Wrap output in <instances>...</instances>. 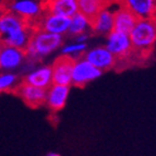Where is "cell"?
<instances>
[{
  "label": "cell",
  "instance_id": "obj_24",
  "mask_svg": "<svg viewBox=\"0 0 156 156\" xmlns=\"http://www.w3.org/2000/svg\"><path fill=\"white\" fill-rule=\"evenodd\" d=\"M5 10H3V8H1V7H0V18L3 16V13H5Z\"/></svg>",
  "mask_w": 156,
  "mask_h": 156
},
{
  "label": "cell",
  "instance_id": "obj_19",
  "mask_svg": "<svg viewBox=\"0 0 156 156\" xmlns=\"http://www.w3.org/2000/svg\"><path fill=\"white\" fill-rule=\"evenodd\" d=\"M91 27V21L86 16H84L83 13H81L80 11L72 16L70 18V25H69V30H68V34H70L72 36L76 37V35L82 33H85L86 30Z\"/></svg>",
  "mask_w": 156,
  "mask_h": 156
},
{
  "label": "cell",
  "instance_id": "obj_22",
  "mask_svg": "<svg viewBox=\"0 0 156 156\" xmlns=\"http://www.w3.org/2000/svg\"><path fill=\"white\" fill-rule=\"evenodd\" d=\"M87 38H89V35L85 33H82V34H79V35H76V42L78 43H86V41H87Z\"/></svg>",
  "mask_w": 156,
  "mask_h": 156
},
{
  "label": "cell",
  "instance_id": "obj_5",
  "mask_svg": "<svg viewBox=\"0 0 156 156\" xmlns=\"http://www.w3.org/2000/svg\"><path fill=\"white\" fill-rule=\"evenodd\" d=\"M103 71L94 67L82 56L74 59L71 73V85L76 87H84L92 81L96 80L101 76Z\"/></svg>",
  "mask_w": 156,
  "mask_h": 156
},
{
  "label": "cell",
  "instance_id": "obj_23",
  "mask_svg": "<svg viewBox=\"0 0 156 156\" xmlns=\"http://www.w3.org/2000/svg\"><path fill=\"white\" fill-rule=\"evenodd\" d=\"M46 156H61V155H59V154H57V153H52V152H50V153H48Z\"/></svg>",
  "mask_w": 156,
  "mask_h": 156
},
{
  "label": "cell",
  "instance_id": "obj_6",
  "mask_svg": "<svg viewBox=\"0 0 156 156\" xmlns=\"http://www.w3.org/2000/svg\"><path fill=\"white\" fill-rule=\"evenodd\" d=\"M70 25V18L58 14L43 12L38 20L34 24V30H43L58 35H65L68 33Z\"/></svg>",
  "mask_w": 156,
  "mask_h": 156
},
{
  "label": "cell",
  "instance_id": "obj_18",
  "mask_svg": "<svg viewBox=\"0 0 156 156\" xmlns=\"http://www.w3.org/2000/svg\"><path fill=\"white\" fill-rule=\"evenodd\" d=\"M115 0H76L79 11L86 16L91 21L99 11L107 9V7Z\"/></svg>",
  "mask_w": 156,
  "mask_h": 156
},
{
  "label": "cell",
  "instance_id": "obj_26",
  "mask_svg": "<svg viewBox=\"0 0 156 156\" xmlns=\"http://www.w3.org/2000/svg\"><path fill=\"white\" fill-rule=\"evenodd\" d=\"M1 45H2V41H1V38H0V47H1Z\"/></svg>",
  "mask_w": 156,
  "mask_h": 156
},
{
  "label": "cell",
  "instance_id": "obj_2",
  "mask_svg": "<svg viewBox=\"0 0 156 156\" xmlns=\"http://www.w3.org/2000/svg\"><path fill=\"white\" fill-rule=\"evenodd\" d=\"M63 44L62 35L52 34L43 30H34L26 46V61L36 62L56 51Z\"/></svg>",
  "mask_w": 156,
  "mask_h": 156
},
{
  "label": "cell",
  "instance_id": "obj_12",
  "mask_svg": "<svg viewBox=\"0 0 156 156\" xmlns=\"http://www.w3.org/2000/svg\"><path fill=\"white\" fill-rule=\"evenodd\" d=\"M69 94H70V86L69 85L52 83L47 89L45 105L51 112H59L66 106Z\"/></svg>",
  "mask_w": 156,
  "mask_h": 156
},
{
  "label": "cell",
  "instance_id": "obj_4",
  "mask_svg": "<svg viewBox=\"0 0 156 156\" xmlns=\"http://www.w3.org/2000/svg\"><path fill=\"white\" fill-rule=\"evenodd\" d=\"M106 48L117 59V66L120 62H130L133 58V50L129 34L119 31H112L107 35Z\"/></svg>",
  "mask_w": 156,
  "mask_h": 156
},
{
  "label": "cell",
  "instance_id": "obj_16",
  "mask_svg": "<svg viewBox=\"0 0 156 156\" xmlns=\"http://www.w3.org/2000/svg\"><path fill=\"white\" fill-rule=\"evenodd\" d=\"M91 30L96 34L108 35L114 31V12L104 9L91 20Z\"/></svg>",
  "mask_w": 156,
  "mask_h": 156
},
{
  "label": "cell",
  "instance_id": "obj_13",
  "mask_svg": "<svg viewBox=\"0 0 156 156\" xmlns=\"http://www.w3.org/2000/svg\"><path fill=\"white\" fill-rule=\"evenodd\" d=\"M43 12L71 18L79 11L76 0H46L43 2Z\"/></svg>",
  "mask_w": 156,
  "mask_h": 156
},
{
  "label": "cell",
  "instance_id": "obj_17",
  "mask_svg": "<svg viewBox=\"0 0 156 156\" xmlns=\"http://www.w3.org/2000/svg\"><path fill=\"white\" fill-rule=\"evenodd\" d=\"M138 16L127 8H121L114 12V30L129 34L138 22Z\"/></svg>",
  "mask_w": 156,
  "mask_h": 156
},
{
  "label": "cell",
  "instance_id": "obj_20",
  "mask_svg": "<svg viewBox=\"0 0 156 156\" xmlns=\"http://www.w3.org/2000/svg\"><path fill=\"white\" fill-rule=\"evenodd\" d=\"M18 74L11 71H2L0 72V93H9L14 92L19 84L21 83Z\"/></svg>",
  "mask_w": 156,
  "mask_h": 156
},
{
  "label": "cell",
  "instance_id": "obj_15",
  "mask_svg": "<svg viewBox=\"0 0 156 156\" xmlns=\"http://www.w3.org/2000/svg\"><path fill=\"white\" fill-rule=\"evenodd\" d=\"M22 82L47 90L52 84L51 67L50 66H41V67L35 68L29 73H26L22 79Z\"/></svg>",
  "mask_w": 156,
  "mask_h": 156
},
{
  "label": "cell",
  "instance_id": "obj_25",
  "mask_svg": "<svg viewBox=\"0 0 156 156\" xmlns=\"http://www.w3.org/2000/svg\"><path fill=\"white\" fill-rule=\"evenodd\" d=\"M152 19H153L154 24H155V27H156V11H155V13H154V16H152Z\"/></svg>",
  "mask_w": 156,
  "mask_h": 156
},
{
  "label": "cell",
  "instance_id": "obj_7",
  "mask_svg": "<svg viewBox=\"0 0 156 156\" xmlns=\"http://www.w3.org/2000/svg\"><path fill=\"white\" fill-rule=\"evenodd\" d=\"M26 62L25 50L2 44L0 47V70L11 71L19 69Z\"/></svg>",
  "mask_w": 156,
  "mask_h": 156
},
{
  "label": "cell",
  "instance_id": "obj_14",
  "mask_svg": "<svg viewBox=\"0 0 156 156\" xmlns=\"http://www.w3.org/2000/svg\"><path fill=\"white\" fill-rule=\"evenodd\" d=\"M121 7L130 10L138 19H150L156 11V0H116Z\"/></svg>",
  "mask_w": 156,
  "mask_h": 156
},
{
  "label": "cell",
  "instance_id": "obj_8",
  "mask_svg": "<svg viewBox=\"0 0 156 156\" xmlns=\"http://www.w3.org/2000/svg\"><path fill=\"white\" fill-rule=\"evenodd\" d=\"M83 57L101 71H108L117 67V59L106 46H98L86 50Z\"/></svg>",
  "mask_w": 156,
  "mask_h": 156
},
{
  "label": "cell",
  "instance_id": "obj_1",
  "mask_svg": "<svg viewBox=\"0 0 156 156\" xmlns=\"http://www.w3.org/2000/svg\"><path fill=\"white\" fill-rule=\"evenodd\" d=\"M34 29L12 11H5L0 18V38L2 44L25 49Z\"/></svg>",
  "mask_w": 156,
  "mask_h": 156
},
{
  "label": "cell",
  "instance_id": "obj_21",
  "mask_svg": "<svg viewBox=\"0 0 156 156\" xmlns=\"http://www.w3.org/2000/svg\"><path fill=\"white\" fill-rule=\"evenodd\" d=\"M86 48H87V45L86 43H73V44L66 45L61 48V55L69 56V57H72L73 59H76V58H80L84 55V52L86 51Z\"/></svg>",
  "mask_w": 156,
  "mask_h": 156
},
{
  "label": "cell",
  "instance_id": "obj_3",
  "mask_svg": "<svg viewBox=\"0 0 156 156\" xmlns=\"http://www.w3.org/2000/svg\"><path fill=\"white\" fill-rule=\"evenodd\" d=\"M133 50V58L138 60L151 54L156 43V27L153 19H139L129 33Z\"/></svg>",
  "mask_w": 156,
  "mask_h": 156
},
{
  "label": "cell",
  "instance_id": "obj_10",
  "mask_svg": "<svg viewBox=\"0 0 156 156\" xmlns=\"http://www.w3.org/2000/svg\"><path fill=\"white\" fill-rule=\"evenodd\" d=\"M11 11L24 19L34 29V24L42 16V5L35 0H14L11 5Z\"/></svg>",
  "mask_w": 156,
  "mask_h": 156
},
{
  "label": "cell",
  "instance_id": "obj_11",
  "mask_svg": "<svg viewBox=\"0 0 156 156\" xmlns=\"http://www.w3.org/2000/svg\"><path fill=\"white\" fill-rule=\"evenodd\" d=\"M74 59L72 57L60 55L52 62V83L61 85H71V73Z\"/></svg>",
  "mask_w": 156,
  "mask_h": 156
},
{
  "label": "cell",
  "instance_id": "obj_9",
  "mask_svg": "<svg viewBox=\"0 0 156 156\" xmlns=\"http://www.w3.org/2000/svg\"><path fill=\"white\" fill-rule=\"evenodd\" d=\"M46 89L37 87V86L31 85L25 82H22L19 84L14 93L18 95L27 106L32 108H37L43 105H45L46 99Z\"/></svg>",
  "mask_w": 156,
  "mask_h": 156
}]
</instances>
